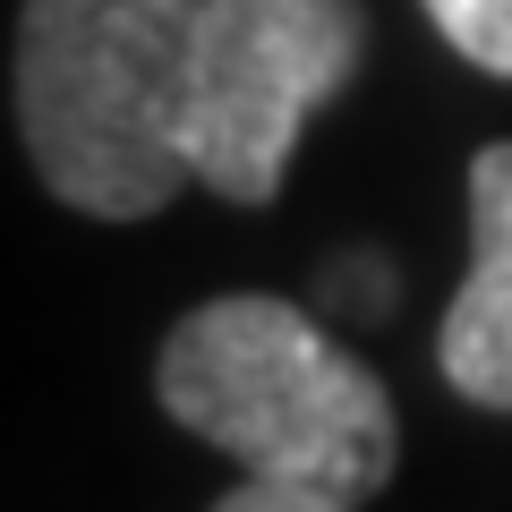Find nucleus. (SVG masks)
Returning a JSON list of instances; mask_svg holds the SVG:
<instances>
[{
    "label": "nucleus",
    "instance_id": "6",
    "mask_svg": "<svg viewBox=\"0 0 512 512\" xmlns=\"http://www.w3.org/2000/svg\"><path fill=\"white\" fill-rule=\"evenodd\" d=\"M205 512H350L342 495H316V487H282V478H239L231 495H214Z\"/></svg>",
    "mask_w": 512,
    "mask_h": 512
},
{
    "label": "nucleus",
    "instance_id": "4",
    "mask_svg": "<svg viewBox=\"0 0 512 512\" xmlns=\"http://www.w3.org/2000/svg\"><path fill=\"white\" fill-rule=\"evenodd\" d=\"M436 367L461 402L512 410V137L470 154V274L436 325Z\"/></svg>",
    "mask_w": 512,
    "mask_h": 512
},
{
    "label": "nucleus",
    "instance_id": "5",
    "mask_svg": "<svg viewBox=\"0 0 512 512\" xmlns=\"http://www.w3.org/2000/svg\"><path fill=\"white\" fill-rule=\"evenodd\" d=\"M427 18L470 69L512 77V0H427Z\"/></svg>",
    "mask_w": 512,
    "mask_h": 512
},
{
    "label": "nucleus",
    "instance_id": "3",
    "mask_svg": "<svg viewBox=\"0 0 512 512\" xmlns=\"http://www.w3.org/2000/svg\"><path fill=\"white\" fill-rule=\"evenodd\" d=\"M359 52V0H197L180 86L188 180H205L231 205H274L299 128L359 77Z\"/></svg>",
    "mask_w": 512,
    "mask_h": 512
},
{
    "label": "nucleus",
    "instance_id": "1",
    "mask_svg": "<svg viewBox=\"0 0 512 512\" xmlns=\"http://www.w3.org/2000/svg\"><path fill=\"white\" fill-rule=\"evenodd\" d=\"M154 393L197 444L248 478L367 504L402 461V419L367 359H350L308 308L274 291H231L163 333Z\"/></svg>",
    "mask_w": 512,
    "mask_h": 512
},
{
    "label": "nucleus",
    "instance_id": "2",
    "mask_svg": "<svg viewBox=\"0 0 512 512\" xmlns=\"http://www.w3.org/2000/svg\"><path fill=\"white\" fill-rule=\"evenodd\" d=\"M197 0H26L18 137L35 180L94 222H146L188 188L180 86Z\"/></svg>",
    "mask_w": 512,
    "mask_h": 512
}]
</instances>
